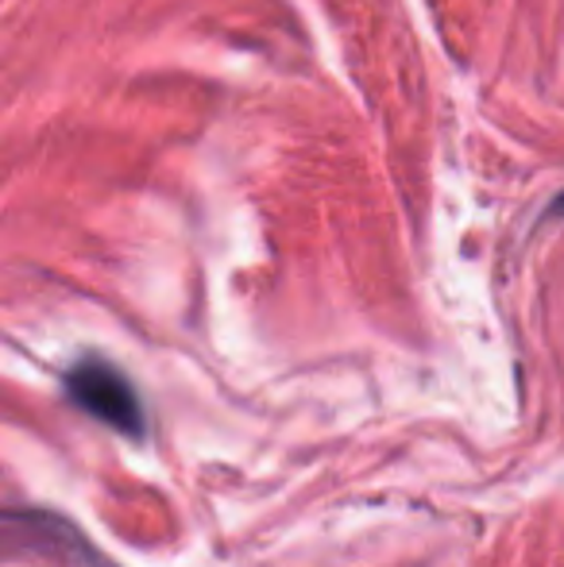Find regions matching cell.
Returning a JSON list of instances; mask_svg holds the SVG:
<instances>
[{"label": "cell", "mask_w": 564, "mask_h": 567, "mask_svg": "<svg viewBox=\"0 0 564 567\" xmlns=\"http://www.w3.org/2000/svg\"><path fill=\"white\" fill-rule=\"evenodd\" d=\"M62 382H66V394L74 398L90 417L105 421L116 433L143 436L147 421H143V402H140L136 386H132L129 374L116 371L109 359H98V355L78 359Z\"/></svg>", "instance_id": "1"}, {"label": "cell", "mask_w": 564, "mask_h": 567, "mask_svg": "<svg viewBox=\"0 0 564 567\" xmlns=\"http://www.w3.org/2000/svg\"><path fill=\"white\" fill-rule=\"evenodd\" d=\"M550 217H564V194L553 202V209H550Z\"/></svg>", "instance_id": "2"}]
</instances>
